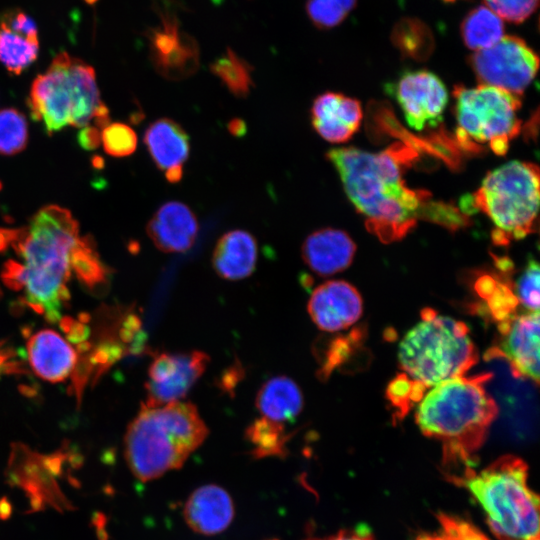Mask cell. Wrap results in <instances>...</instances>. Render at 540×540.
<instances>
[{
  "mask_svg": "<svg viewBox=\"0 0 540 540\" xmlns=\"http://www.w3.org/2000/svg\"><path fill=\"white\" fill-rule=\"evenodd\" d=\"M460 32L464 44L471 50L478 51L491 47L504 34L502 19L485 5H480L463 19Z\"/></svg>",
  "mask_w": 540,
  "mask_h": 540,
  "instance_id": "25",
  "label": "cell"
},
{
  "mask_svg": "<svg viewBox=\"0 0 540 540\" xmlns=\"http://www.w3.org/2000/svg\"><path fill=\"white\" fill-rule=\"evenodd\" d=\"M207 435L205 422L190 402L142 405L125 434V458L137 479L151 481L182 467Z\"/></svg>",
  "mask_w": 540,
  "mask_h": 540,
  "instance_id": "5",
  "label": "cell"
},
{
  "mask_svg": "<svg viewBox=\"0 0 540 540\" xmlns=\"http://www.w3.org/2000/svg\"><path fill=\"white\" fill-rule=\"evenodd\" d=\"M28 361L33 371L49 382H60L76 370L78 355L59 333L44 329L27 342Z\"/></svg>",
  "mask_w": 540,
  "mask_h": 540,
  "instance_id": "20",
  "label": "cell"
},
{
  "mask_svg": "<svg viewBox=\"0 0 540 540\" xmlns=\"http://www.w3.org/2000/svg\"><path fill=\"white\" fill-rule=\"evenodd\" d=\"M144 143L156 166L166 178L183 173L190 151L189 137L182 126L170 118H160L147 128Z\"/></svg>",
  "mask_w": 540,
  "mask_h": 540,
  "instance_id": "22",
  "label": "cell"
},
{
  "mask_svg": "<svg viewBox=\"0 0 540 540\" xmlns=\"http://www.w3.org/2000/svg\"><path fill=\"white\" fill-rule=\"evenodd\" d=\"M28 123L15 108L0 109V155L12 156L27 146Z\"/></svg>",
  "mask_w": 540,
  "mask_h": 540,
  "instance_id": "30",
  "label": "cell"
},
{
  "mask_svg": "<svg viewBox=\"0 0 540 540\" xmlns=\"http://www.w3.org/2000/svg\"><path fill=\"white\" fill-rule=\"evenodd\" d=\"M246 438L254 447L253 454L259 458L284 455L289 435L282 423L262 417L246 429Z\"/></svg>",
  "mask_w": 540,
  "mask_h": 540,
  "instance_id": "27",
  "label": "cell"
},
{
  "mask_svg": "<svg viewBox=\"0 0 540 540\" xmlns=\"http://www.w3.org/2000/svg\"><path fill=\"white\" fill-rule=\"evenodd\" d=\"M38 28L30 15L13 9L0 16V63L19 75L38 57Z\"/></svg>",
  "mask_w": 540,
  "mask_h": 540,
  "instance_id": "16",
  "label": "cell"
},
{
  "mask_svg": "<svg viewBox=\"0 0 540 540\" xmlns=\"http://www.w3.org/2000/svg\"><path fill=\"white\" fill-rule=\"evenodd\" d=\"M77 140L85 150L97 149L101 142V129L93 125L83 127L77 135Z\"/></svg>",
  "mask_w": 540,
  "mask_h": 540,
  "instance_id": "37",
  "label": "cell"
},
{
  "mask_svg": "<svg viewBox=\"0 0 540 540\" xmlns=\"http://www.w3.org/2000/svg\"><path fill=\"white\" fill-rule=\"evenodd\" d=\"M326 157L367 229L381 242L402 239L419 218L432 216L430 194L406 185L404 167L415 157L408 147L396 143L380 152L342 147L329 150Z\"/></svg>",
  "mask_w": 540,
  "mask_h": 540,
  "instance_id": "1",
  "label": "cell"
},
{
  "mask_svg": "<svg viewBox=\"0 0 540 540\" xmlns=\"http://www.w3.org/2000/svg\"><path fill=\"white\" fill-rule=\"evenodd\" d=\"M310 113L315 131L331 143L348 141L359 129L363 118L360 102L337 92L317 96Z\"/></svg>",
  "mask_w": 540,
  "mask_h": 540,
  "instance_id": "17",
  "label": "cell"
},
{
  "mask_svg": "<svg viewBox=\"0 0 540 540\" xmlns=\"http://www.w3.org/2000/svg\"><path fill=\"white\" fill-rule=\"evenodd\" d=\"M512 292L523 311H539V265L536 260L528 261L525 269L516 279Z\"/></svg>",
  "mask_w": 540,
  "mask_h": 540,
  "instance_id": "33",
  "label": "cell"
},
{
  "mask_svg": "<svg viewBox=\"0 0 540 540\" xmlns=\"http://www.w3.org/2000/svg\"><path fill=\"white\" fill-rule=\"evenodd\" d=\"M308 540H374V537L369 526L359 524L351 529L341 530L335 535Z\"/></svg>",
  "mask_w": 540,
  "mask_h": 540,
  "instance_id": "36",
  "label": "cell"
},
{
  "mask_svg": "<svg viewBox=\"0 0 540 540\" xmlns=\"http://www.w3.org/2000/svg\"><path fill=\"white\" fill-rule=\"evenodd\" d=\"M308 313L315 325L325 332L347 329L359 320L363 302L358 290L342 280H329L310 295Z\"/></svg>",
  "mask_w": 540,
  "mask_h": 540,
  "instance_id": "15",
  "label": "cell"
},
{
  "mask_svg": "<svg viewBox=\"0 0 540 540\" xmlns=\"http://www.w3.org/2000/svg\"><path fill=\"white\" fill-rule=\"evenodd\" d=\"M536 540H539V539H536Z\"/></svg>",
  "mask_w": 540,
  "mask_h": 540,
  "instance_id": "39",
  "label": "cell"
},
{
  "mask_svg": "<svg viewBox=\"0 0 540 540\" xmlns=\"http://www.w3.org/2000/svg\"><path fill=\"white\" fill-rule=\"evenodd\" d=\"M356 252V244L343 230L322 228L309 234L301 247L304 263L320 276L347 269Z\"/></svg>",
  "mask_w": 540,
  "mask_h": 540,
  "instance_id": "19",
  "label": "cell"
},
{
  "mask_svg": "<svg viewBox=\"0 0 540 540\" xmlns=\"http://www.w3.org/2000/svg\"><path fill=\"white\" fill-rule=\"evenodd\" d=\"M79 238L77 220L58 205L42 207L26 226L9 228L8 248L18 259L4 262L1 278L49 322L60 320L69 300L72 254Z\"/></svg>",
  "mask_w": 540,
  "mask_h": 540,
  "instance_id": "2",
  "label": "cell"
},
{
  "mask_svg": "<svg viewBox=\"0 0 540 540\" xmlns=\"http://www.w3.org/2000/svg\"><path fill=\"white\" fill-rule=\"evenodd\" d=\"M303 404L299 386L286 376L267 380L256 396V407L263 417L280 423L296 418Z\"/></svg>",
  "mask_w": 540,
  "mask_h": 540,
  "instance_id": "24",
  "label": "cell"
},
{
  "mask_svg": "<svg viewBox=\"0 0 540 540\" xmlns=\"http://www.w3.org/2000/svg\"><path fill=\"white\" fill-rule=\"evenodd\" d=\"M490 358L505 359L514 377L539 381V311H520L500 321Z\"/></svg>",
  "mask_w": 540,
  "mask_h": 540,
  "instance_id": "13",
  "label": "cell"
},
{
  "mask_svg": "<svg viewBox=\"0 0 540 540\" xmlns=\"http://www.w3.org/2000/svg\"><path fill=\"white\" fill-rule=\"evenodd\" d=\"M210 361L198 350L164 352L157 355L148 369L145 407H160L181 401L202 376Z\"/></svg>",
  "mask_w": 540,
  "mask_h": 540,
  "instance_id": "11",
  "label": "cell"
},
{
  "mask_svg": "<svg viewBox=\"0 0 540 540\" xmlns=\"http://www.w3.org/2000/svg\"><path fill=\"white\" fill-rule=\"evenodd\" d=\"M392 39L403 53L418 58L427 56L433 47L429 27L422 21L412 18H404L396 24Z\"/></svg>",
  "mask_w": 540,
  "mask_h": 540,
  "instance_id": "28",
  "label": "cell"
},
{
  "mask_svg": "<svg viewBox=\"0 0 540 540\" xmlns=\"http://www.w3.org/2000/svg\"><path fill=\"white\" fill-rule=\"evenodd\" d=\"M183 515L194 532L215 535L223 532L232 522L234 505L225 489L208 484L197 488L189 496Z\"/></svg>",
  "mask_w": 540,
  "mask_h": 540,
  "instance_id": "21",
  "label": "cell"
},
{
  "mask_svg": "<svg viewBox=\"0 0 540 540\" xmlns=\"http://www.w3.org/2000/svg\"><path fill=\"white\" fill-rule=\"evenodd\" d=\"M72 268L77 278L88 286L105 282L108 270L100 260L90 236H80L73 250Z\"/></svg>",
  "mask_w": 540,
  "mask_h": 540,
  "instance_id": "29",
  "label": "cell"
},
{
  "mask_svg": "<svg viewBox=\"0 0 540 540\" xmlns=\"http://www.w3.org/2000/svg\"><path fill=\"white\" fill-rule=\"evenodd\" d=\"M101 142L108 155L126 157L136 150L137 135L124 123H109L101 130Z\"/></svg>",
  "mask_w": 540,
  "mask_h": 540,
  "instance_id": "34",
  "label": "cell"
},
{
  "mask_svg": "<svg viewBox=\"0 0 540 540\" xmlns=\"http://www.w3.org/2000/svg\"><path fill=\"white\" fill-rule=\"evenodd\" d=\"M480 85L493 86L521 96L539 68L537 54L517 36H503L486 49L469 56Z\"/></svg>",
  "mask_w": 540,
  "mask_h": 540,
  "instance_id": "10",
  "label": "cell"
},
{
  "mask_svg": "<svg viewBox=\"0 0 540 540\" xmlns=\"http://www.w3.org/2000/svg\"><path fill=\"white\" fill-rule=\"evenodd\" d=\"M357 0H308L306 11L313 24L321 29L339 25L354 9Z\"/></svg>",
  "mask_w": 540,
  "mask_h": 540,
  "instance_id": "31",
  "label": "cell"
},
{
  "mask_svg": "<svg viewBox=\"0 0 540 540\" xmlns=\"http://www.w3.org/2000/svg\"><path fill=\"white\" fill-rule=\"evenodd\" d=\"M407 124L415 130L435 127L443 120L448 92L441 79L427 70L404 72L388 85Z\"/></svg>",
  "mask_w": 540,
  "mask_h": 540,
  "instance_id": "12",
  "label": "cell"
},
{
  "mask_svg": "<svg viewBox=\"0 0 540 540\" xmlns=\"http://www.w3.org/2000/svg\"><path fill=\"white\" fill-rule=\"evenodd\" d=\"M28 106L32 118L50 135L66 126L93 125L102 130L110 123L93 67L66 52L56 55L47 70L35 77Z\"/></svg>",
  "mask_w": 540,
  "mask_h": 540,
  "instance_id": "7",
  "label": "cell"
},
{
  "mask_svg": "<svg viewBox=\"0 0 540 540\" xmlns=\"http://www.w3.org/2000/svg\"><path fill=\"white\" fill-rule=\"evenodd\" d=\"M198 221L186 204L169 201L161 205L147 224V234L162 252L189 250L197 237Z\"/></svg>",
  "mask_w": 540,
  "mask_h": 540,
  "instance_id": "18",
  "label": "cell"
},
{
  "mask_svg": "<svg viewBox=\"0 0 540 540\" xmlns=\"http://www.w3.org/2000/svg\"><path fill=\"white\" fill-rule=\"evenodd\" d=\"M527 479L526 463L517 456L504 455L480 471L468 468L449 480L474 496L499 540H536L539 498Z\"/></svg>",
  "mask_w": 540,
  "mask_h": 540,
  "instance_id": "6",
  "label": "cell"
},
{
  "mask_svg": "<svg viewBox=\"0 0 540 540\" xmlns=\"http://www.w3.org/2000/svg\"><path fill=\"white\" fill-rule=\"evenodd\" d=\"M151 61L168 80L193 75L199 66V49L194 38L181 30L175 15L164 13L158 26L148 32Z\"/></svg>",
  "mask_w": 540,
  "mask_h": 540,
  "instance_id": "14",
  "label": "cell"
},
{
  "mask_svg": "<svg viewBox=\"0 0 540 540\" xmlns=\"http://www.w3.org/2000/svg\"><path fill=\"white\" fill-rule=\"evenodd\" d=\"M0 294H1V291H0Z\"/></svg>",
  "mask_w": 540,
  "mask_h": 540,
  "instance_id": "40",
  "label": "cell"
},
{
  "mask_svg": "<svg viewBox=\"0 0 540 540\" xmlns=\"http://www.w3.org/2000/svg\"><path fill=\"white\" fill-rule=\"evenodd\" d=\"M492 374L461 376L432 387L420 399L415 419L421 432L442 444L447 478L460 475L476 463L498 406L485 384Z\"/></svg>",
  "mask_w": 540,
  "mask_h": 540,
  "instance_id": "3",
  "label": "cell"
},
{
  "mask_svg": "<svg viewBox=\"0 0 540 540\" xmlns=\"http://www.w3.org/2000/svg\"><path fill=\"white\" fill-rule=\"evenodd\" d=\"M440 527L433 533H422L416 540H490L469 521L441 513L438 515Z\"/></svg>",
  "mask_w": 540,
  "mask_h": 540,
  "instance_id": "32",
  "label": "cell"
},
{
  "mask_svg": "<svg viewBox=\"0 0 540 540\" xmlns=\"http://www.w3.org/2000/svg\"><path fill=\"white\" fill-rule=\"evenodd\" d=\"M472 205L493 223L496 245L533 233L539 206L538 166L514 160L490 171L473 194Z\"/></svg>",
  "mask_w": 540,
  "mask_h": 540,
  "instance_id": "8",
  "label": "cell"
},
{
  "mask_svg": "<svg viewBox=\"0 0 540 540\" xmlns=\"http://www.w3.org/2000/svg\"><path fill=\"white\" fill-rule=\"evenodd\" d=\"M228 129L233 135L242 136L246 131V126L242 120L235 118L229 122Z\"/></svg>",
  "mask_w": 540,
  "mask_h": 540,
  "instance_id": "38",
  "label": "cell"
},
{
  "mask_svg": "<svg viewBox=\"0 0 540 540\" xmlns=\"http://www.w3.org/2000/svg\"><path fill=\"white\" fill-rule=\"evenodd\" d=\"M210 68L236 97L244 98L250 93L253 85L252 68L230 48L217 58Z\"/></svg>",
  "mask_w": 540,
  "mask_h": 540,
  "instance_id": "26",
  "label": "cell"
},
{
  "mask_svg": "<svg viewBox=\"0 0 540 540\" xmlns=\"http://www.w3.org/2000/svg\"><path fill=\"white\" fill-rule=\"evenodd\" d=\"M398 361L403 373L392 383L410 408L427 389L466 375L478 354L465 323L427 308L401 340Z\"/></svg>",
  "mask_w": 540,
  "mask_h": 540,
  "instance_id": "4",
  "label": "cell"
},
{
  "mask_svg": "<svg viewBox=\"0 0 540 540\" xmlns=\"http://www.w3.org/2000/svg\"><path fill=\"white\" fill-rule=\"evenodd\" d=\"M258 246L255 237L245 230H231L219 238L212 255L215 272L223 279L236 281L255 270Z\"/></svg>",
  "mask_w": 540,
  "mask_h": 540,
  "instance_id": "23",
  "label": "cell"
},
{
  "mask_svg": "<svg viewBox=\"0 0 540 540\" xmlns=\"http://www.w3.org/2000/svg\"><path fill=\"white\" fill-rule=\"evenodd\" d=\"M457 140L464 148L486 146L496 155H504L519 134L520 96L503 89L478 85L454 88Z\"/></svg>",
  "mask_w": 540,
  "mask_h": 540,
  "instance_id": "9",
  "label": "cell"
},
{
  "mask_svg": "<svg viewBox=\"0 0 540 540\" xmlns=\"http://www.w3.org/2000/svg\"><path fill=\"white\" fill-rule=\"evenodd\" d=\"M485 6L501 19L518 24L528 19L537 9L539 0H484Z\"/></svg>",
  "mask_w": 540,
  "mask_h": 540,
  "instance_id": "35",
  "label": "cell"
}]
</instances>
